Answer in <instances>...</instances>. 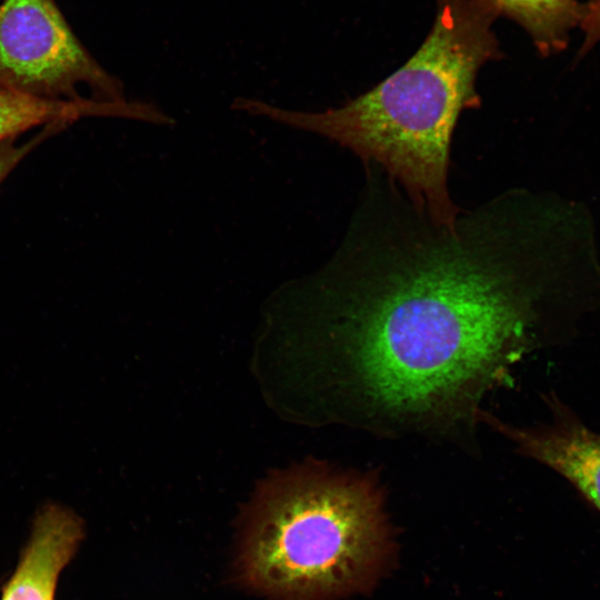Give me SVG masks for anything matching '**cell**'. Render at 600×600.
Returning a JSON list of instances; mask_svg holds the SVG:
<instances>
[{
    "label": "cell",
    "instance_id": "5",
    "mask_svg": "<svg viewBox=\"0 0 600 600\" xmlns=\"http://www.w3.org/2000/svg\"><path fill=\"white\" fill-rule=\"evenodd\" d=\"M551 423L519 427L490 411L482 418L510 440L520 454L534 459L566 478L600 512V433L586 427L558 400L549 401Z\"/></svg>",
    "mask_w": 600,
    "mask_h": 600
},
{
    "label": "cell",
    "instance_id": "9",
    "mask_svg": "<svg viewBox=\"0 0 600 600\" xmlns=\"http://www.w3.org/2000/svg\"><path fill=\"white\" fill-rule=\"evenodd\" d=\"M68 126L69 123L67 122L49 123L36 137L19 146L16 144V138L0 141V184L17 164L39 143L66 129Z\"/></svg>",
    "mask_w": 600,
    "mask_h": 600
},
{
    "label": "cell",
    "instance_id": "3",
    "mask_svg": "<svg viewBox=\"0 0 600 600\" xmlns=\"http://www.w3.org/2000/svg\"><path fill=\"white\" fill-rule=\"evenodd\" d=\"M374 470L308 460L266 479L243 512L242 586L272 600H333L370 588L390 556Z\"/></svg>",
    "mask_w": 600,
    "mask_h": 600
},
{
    "label": "cell",
    "instance_id": "6",
    "mask_svg": "<svg viewBox=\"0 0 600 600\" xmlns=\"http://www.w3.org/2000/svg\"><path fill=\"white\" fill-rule=\"evenodd\" d=\"M84 534V522L71 508L54 501L42 503L0 600H54L59 576Z\"/></svg>",
    "mask_w": 600,
    "mask_h": 600
},
{
    "label": "cell",
    "instance_id": "4",
    "mask_svg": "<svg viewBox=\"0 0 600 600\" xmlns=\"http://www.w3.org/2000/svg\"><path fill=\"white\" fill-rule=\"evenodd\" d=\"M127 99L118 78L107 72L77 38L54 0H2L0 4V88L46 101Z\"/></svg>",
    "mask_w": 600,
    "mask_h": 600
},
{
    "label": "cell",
    "instance_id": "1",
    "mask_svg": "<svg viewBox=\"0 0 600 600\" xmlns=\"http://www.w3.org/2000/svg\"><path fill=\"white\" fill-rule=\"evenodd\" d=\"M364 167L346 236L313 287L324 414L478 453L487 396L552 341L559 307L591 273L587 227L569 199L524 188L438 224Z\"/></svg>",
    "mask_w": 600,
    "mask_h": 600
},
{
    "label": "cell",
    "instance_id": "7",
    "mask_svg": "<svg viewBox=\"0 0 600 600\" xmlns=\"http://www.w3.org/2000/svg\"><path fill=\"white\" fill-rule=\"evenodd\" d=\"M139 102H100L91 98L80 101H46L0 88V141L52 122H68L86 117H121L138 120Z\"/></svg>",
    "mask_w": 600,
    "mask_h": 600
},
{
    "label": "cell",
    "instance_id": "10",
    "mask_svg": "<svg viewBox=\"0 0 600 600\" xmlns=\"http://www.w3.org/2000/svg\"><path fill=\"white\" fill-rule=\"evenodd\" d=\"M580 28L583 32V41L576 56V62L588 54L600 41V0H589L586 3V12Z\"/></svg>",
    "mask_w": 600,
    "mask_h": 600
},
{
    "label": "cell",
    "instance_id": "2",
    "mask_svg": "<svg viewBox=\"0 0 600 600\" xmlns=\"http://www.w3.org/2000/svg\"><path fill=\"white\" fill-rule=\"evenodd\" d=\"M484 0H437L419 49L371 90L320 112L238 98L232 108L328 138L376 164L433 222L450 226L460 209L448 189L452 134L461 112L479 108L480 68L502 57Z\"/></svg>",
    "mask_w": 600,
    "mask_h": 600
},
{
    "label": "cell",
    "instance_id": "8",
    "mask_svg": "<svg viewBox=\"0 0 600 600\" xmlns=\"http://www.w3.org/2000/svg\"><path fill=\"white\" fill-rule=\"evenodd\" d=\"M498 16L524 29L543 58L567 49L573 29L580 27L586 3L579 0H484Z\"/></svg>",
    "mask_w": 600,
    "mask_h": 600
}]
</instances>
